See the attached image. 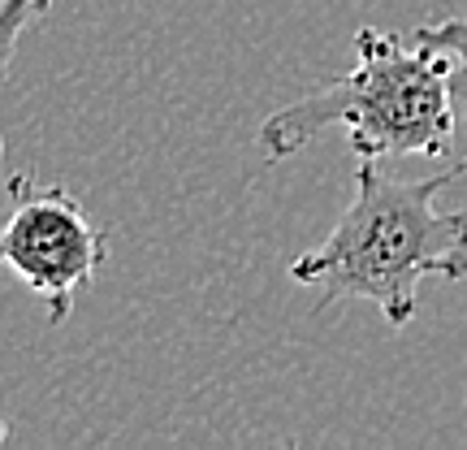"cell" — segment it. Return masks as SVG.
<instances>
[{
	"label": "cell",
	"instance_id": "8992f818",
	"mask_svg": "<svg viewBox=\"0 0 467 450\" xmlns=\"http://www.w3.org/2000/svg\"><path fill=\"white\" fill-rule=\"evenodd\" d=\"M437 277H451V282H463V277H467V251H454V256H446V260L437 265Z\"/></svg>",
	"mask_w": 467,
	"mask_h": 450
},
{
	"label": "cell",
	"instance_id": "7a4b0ae2",
	"mask_svg": "<svg viewBox=\"0 0 467 450\" xmlns=\"http://www.w3.org/2000/svg\"><path fill=\"white\" fill-rule=\"evenodd\" d=\"M329 126H347L355 156H441L454 139V69L416 39L364 26L355 69L277 109L260 126V152L285 161Z\"/></svg>",
	"mask_w": 467,
	"mask_h": 450
},
{
	"label": "cell",
	"instance_id": "3957f363",
	"mask_svg": "<svg viewBox=\"0 0 467 450\" xmlns=\"http://www.w3.org/2000/svg\"><path fill=\"white\" fill-rule=\"evenodd\" d=\"M9 204L14 213L0 225V265L14 268L48 303L52 325H61L74 312V295L100 273L109 238L66 186L31 173L9 178Z\"/></svg>",
	"mask_w": 467,
	"mask_h": 450
},
{
	"label": "cell",
	"instance_id": "277c9868",
	"mask_svg": "<svg viewBox=\"0 0 467 450\" xmlns=\"http://www.w3.org/2000/svg\"><path fill=\"white\" fill-rule=\"evenodd\" d=\"M416 44L441 52L454 66V96L467 104V17H446V22H429L411 35Z\"/></svg>",
	"mask_w": 467,
	"mask_h": 450
},
{
	"label": "cell",
	"instance_id": "6da1fadb",
	"mask_svg": "<svg viewBox=\"0 0 467 450\" xmlns=\"http://www.w3.org/2000/svg\"><path fill=\"white\" fill-rule=\"evenodd\" d=\"M467 173V156L433 178H394L377 156H359L355 200L317 251L290 265L299 286H317V312L342 299H372L399 330L416 317L420 277L467 251V213H441L437 191Z\"/></svg>",
	"mask_w": 467,
	"mask_h": 450
},
{
	"label": "cell",
	"instance_id": "5b68a950",
	"mask_svg": "<svg viewBox=\"0 0 467 450\" xmlns=\"http://www.w3.org/2000/svg\"><path fill=\"white\" fill-rule=\"evenodd\" d=\"M52 9V0H0V78L14 61L22 35L31 31L35 22H44V14ZM0 161H5V139H0Z\"/></svg>",
	"mask_w": 467,
	"mask_h": 450
}]
</instances>
